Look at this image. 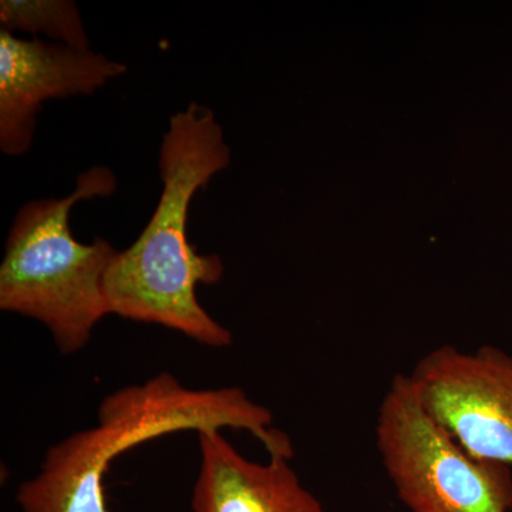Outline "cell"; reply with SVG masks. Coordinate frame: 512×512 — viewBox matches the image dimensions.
Segmentation results:
<instances>
[{
  "label": "cell",
  "mask_w": 512,
  "mask_h": 512,
  "mask_svg": "<svg viewBox=\"0 0 512 512\" xmlns=\"http://www.w3.org/2000/svg\"><path fill=\"white\" fill-rule=\"evenodd\" d=\"M231 163V150L214 111L191 101L170 119L160 148L163 181L153 217L104 278L110 315L154 323L208 346L232 345L231 332L202 308L198 285L224 276L218 255H202L188 241L192 198Z\"/></svg>",
  "instance_id": "1"
},
{
  "label": "cell",
  "mask_w": 512,
  "mask_h": 512,
  "mask_svg": "<svg viewBox=\"0 0 512 512\" xmlns=\"http://www.w3.org/2000/svg\"><path fill=\"white\" fill-rule=\"evenodd\" d=\"M244 430L269 456L292 458V441L274 429V414L239 387L195 390L163 372L104 397L97 424L47 451L39 473L20 485L22 512H111L104 476L128 448L177 431Z\"/></svg>",
  "instance_id": "2"
},
{
  "label": "cell",
  "mask_w": 512,
  "mask_h": 512,
  "mask_svg": "<svg viewBox=\"0 0 512 512\" xmlns=\"http://www.w3.org/2000/svg\"><path fill=\"white\" fill-rule=\"evenodd\" d=\"M117 178L96 165L64 198L26 202L16 214L0 265V309L32 318L52 333L62 355H73L110 315L104 278L119 251L103 238L82 244L70 231L77 202L110 197Z\"/></svg>",
  "instance_id": "3"
},
{
  "label": "cell",
  "mask_w": 512,
  "mask_h": 512,
  "mask_svg": "<svg viewBox=\"0 0 512 512\" xmlns=\"http://www.w3.org/2000/svg\"><path fill=\"white\" fill-rule=\"evenodd\" d=\"M376 447L409 512H511L512 468L480 460L424 409L397 373L376 419Z\"/></svg>",
  "instance_id": "4"
},
{
  "label": "cell",
  "mask_w": 512,
  "mask_h": 512,
  "mask_svg": "<svg viewBox=\"0 0 512 512\" xmlns=\"http://www.w3.org/2000/svg\"><path fill=\"white\" fill-rule=\"evenodd\" d=\"M409 379L426 412L468 453L512 468V353L440 346Z\"/></svg>",
  "instance_id": "5"
},
{
  "label": "cell",
  "mask_w": 512,
  "mask_h": 512,
  "mask_svg": "<svg viewBox=\"0 0 512 512\" xmlns=\"http://www.w3.org/2000/svg\"><path fill=\"white\" fill-rule=\"evenodd\" d=\"M126 72V64L90 49L0 29V150L12 157L28 153L45 101L90 96Z\"/></svg>",
  "instance_id": "6"
},
{
  "label": "cell",
  "mask_w": 512,
  "mask_h": 512,
  "mask_svg": "<svg viewBox=\"0 0 512 512\" xmlns=\"http://www.w3.org/2000/svg\"><path fill=\"white\" fill-rule=\"evenodd\" d=\"M201 463L192 493L194 512H325L289 460L269 456L255 463L221 431H201Z\"/></svg>",
  "instance_id": "7"
},
{
  "label": "cell",
  "mask_w": 512,
  "mask_h": 512,
  "mask_svg": "<svg viewBox=\"0 0 512 512\" xmlns=\"http://www.w3.org/2000/svg\"><path fill=\"white\" fill-rule=\"evenodd\" d=\"M0 29L46 35L60 45L89 49L82 15L72 0H2Z\"/></svg>",
  "instance_id": "8"
}]
</instances>
